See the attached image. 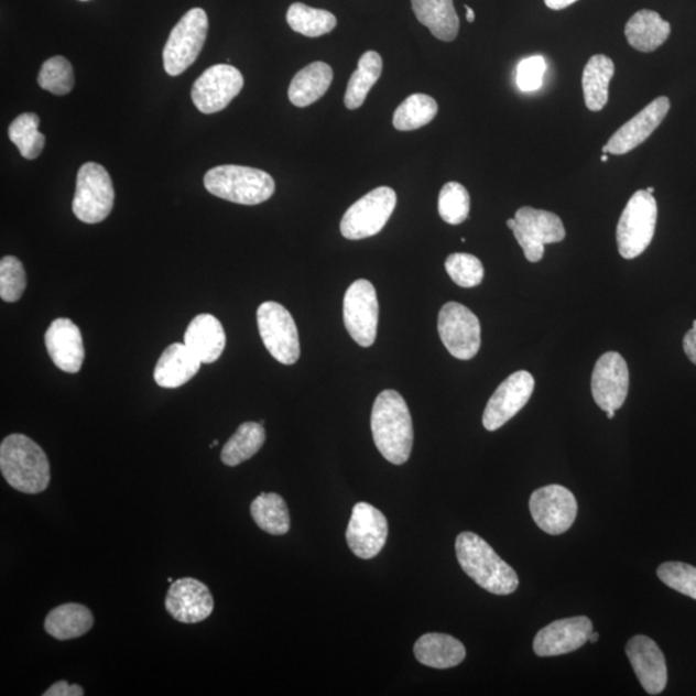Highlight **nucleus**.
Segmentation results:
<instances>
[{"label":"nucleus","instance_id":"33","mask_svg":"<svg viewBox=\"0 0 696 696\" xmlns=\"http://www.w3.org/2000/svg\"><path fill=\"white\" fill-rule=\"evenodd\" d=\"M255 524L271 535H284L291 529V514L282 497L276 493H262L251 505Z\"/></svg>","mask_w":696,"mask_h":696},{"label":"nucleus","instance_id":"44","mask_svg":"<svg viewBox=\"0 0 696 696\" xmlns=\"http://www.w3.org/2000/svg\"><path fill=\"white\" fill-rule=\"evenodd\" d=\"M683 345L686 357L696 366V329L686 333Z\"/></svg>","mask_w":696,"mask_h":696},{"label":"nucleus","instance_id":"19","mask_svg":"<svg viewBox=\"0 0 696 696\" xmlns=\"http://www.w3.org/2000/svg\"><path fill=\"white\" fill-rule=\"evenodd\" d=\"M594 626L587 617L556 620L536 633L533 648L539 656H558L575 652L589 640Z\"/></svg>","mask_w":696,"mask_h":696},{"label":"nucleus","instance_id":"53","mask_svg":"<svg viewBox=\"0 0 696 696\" xmlns=\"http://www.w3.org/2000/svg\"><path fill=\"white\" fill-rule=\"evenodd\" d=\"M80 2H88V0H80Z\"/></svg>","mask_w":696,"mask_h":696},{"label":"nucleus","instance_id":"30","mask_svg":"<svg viewBox=\"0 0 696 696\" xmlns=\"http://www.w3.org/2000/svg\"><path fill=\"white\" fill-rule=\"evenodd\" d=\"M616 66L608 56L596 55L589 58L581 78L587 109L601 111L609 101V85Z\"/></svg>","mask_w":696,"mask_h":696},{"label":"nucleus","instance_id":"25","mask_svg":"<svg viewBox=\"0 0 696 696\" xmlns=\"http://www.w3.org/2000/svg\"><path fill=\"white\" fill-rule=\"evenodd\" d=\"M414 655L427 667L448 670L465 661L466 649L459 640L449 634L427 633L415 642Z\"/></svg>","mask_w":696,"mask_h":696},{"label":"nucleus","instance_id":"10","mask_svg":"<svg viewBox=\"0 0 696 696\" xmlns=\"http://www.w3.org/2000/svg\"><path fill=\"white\" fill-rule=\"evenodd\" d=\"M257 324L271 357L284 366L296 365L301 347L297 325L291 313L278 302H264L257 312Z\"/></svg>","mask_w":696,"mask_h":696},{"label":"nucleus","instance_id":"8","mask_svg":"<svg viewBox=\"0 0 696 696\" xmlns=\"http://www.w3.org/2000/svg\"><path fill=\"white\" fill-rule=\"evenodd\" d=\"M529 262H540L544 246L559 243L566 237L562 218L551 211L522 207L507 221Z\"/></svg>","mask_w":696,"mask_h":696},{"label":"nucleus","instance_id":"11","mask_svg":"<svg viewBox=\"0 0 696 696\" xmlns=\"http://www.w3.org/2000/svg\"><path fill=\"white\" fill-rule=\"evenodd\" d=\"M438 335L452 357L471 360L481 346V325L470 308L449 302L441 309L437 322Z\"/></svg>","mask_w":696,"mask_h":696},{"label":"nucleus","instance_id":"40","mask_svg":"<svg viewBox=\"0 0 696 696\" xmlns=\"http://www.w3.org/2000/svg\"><path fill=\"white\" fill-rule=\"evenodd\" d=\"M26 290L24 264L17 257L6 255L0 261V297L3 301L18 302Z\"/></svg>","mask_w":696,"mask_h":696},{"label":"nucleus","instance_id":"29","mask_svg":"<svg viewBox=\"0 0 696 696\" xmlns=\"http://www.w3.org/2000/svg\"><path fill=\"white\" fill-rule=\"evenodd\" d=\"M331 80L333 70L328 64L320 62L309 64L293 78L287 97L297 108H306L327 94Z\"/></svg>","mask_w":696,"mask_h":696},{"label":"nucleus","instance_id":"20","mask_svg":"<svg viewBox=\"0 0 696 696\" xmlns=\"http://www.w3.org/2000/svg\"><path fill=\"white\" fill-rule=\"evenodd\" d=\"M626 654L644 690L650 695L663 693L668 683V670L656 642L648 635H634L628 641Z\"/></svg>","mask_w":696,"mask_h":696},{"label":"nucleus","instance_id":"5","mask_svg":"<svg viewBox=\"0 0 696 696\" xmlns=\"http://www.w3.org/2000/svg\"><path fill=\"white\" fill-rule=\"evenodd\" d=\"M657 219V204L653 194L639 191L628 200L617 226L620 255L633 260L652 243Z\"/></svg>","mask_w":696,"mask_h":696},{"label":"nucleus","instance_id":"16","mask_svg":"<svg viewBox=\"0 0 696 696\" xmlns=\"http://www.w3.org/2000/svg\"><path fill=\"white\" fill-rule=\"evenodd\" d=\"M535 388L534 377L526 370L511 374L488 401L482 415V425L497 431L511 421L531 400Z\"/></svg>","mask_w":696,"mask_h":696},{"label":"nucleus","instance_id":"46","mask_svg":"<svg viewBox=\"0 0 696 696\" xmlns=\"http://www.w3.org/2000/svg\"><path fill=\"white\" fill-rule=\"evenodd\" d=\"M466 11H467V21L468 22H474L475 21V12L472 9H470V7L466 6Z\"/></svg>","mask_w":696,"mask_h":696},{"label":"nucleus","instance_id":"49","mask_svg":"<svg viewBox=\"0 0 696 696\" xmlns=\"http://www.w3.org/2000/svg\"><path fill=\"white\" fill-rule=\"evenodd\" d=\"M646 192L650 193V194H654L655 188L654 187H648Z\"/></svg>","mask_w":696,"mask_h":696},{"label":"nucleus","instance_id":"9","mask_svg":"<svg viewBox=\"0 0 696 696\" xmlns=\"http://www.w3.org/2000/svg\"><path fill=\"white\" fill-rule=\"evenodd\" d=\"M398 196L391 187L382 186L362 196L347 209L340 232L348 240L372 238L381 232L396 208Z\"/></svg>","mask_w":696,"mask_h":696},{"label":"nucleus","instance_id":"18","mask_svg":"<svg viewBox=\"0 0 696 696\" xmlns=\"http://www.w3.org/2000/svg\"><path fill=\"white\" fill-rule=\"evenodd\" d=\"M165 609L177 622L200 623L214 612V596L200 580L194 578L178 579L173 581L168 594H166Z\"/></svg>","mask_w":696,"mask_h":696},{"label":"nucleus","instance_id":"4","mask_svg":"<svg viewBox=\"0 0 696 696\" xmlns=\"http://www.w3.org/2000/svg\"><path fill=\"white\" fill-rule=\"evenodd\" d=\"M207 191L227 202L257 206L275 193V181L269 173L241 165H219L204 176Z\"/></svg>","mask_w":696,"mask_h":696},{"label":"nucleus","instance_id":"41","mask_svg":"<svg viewBox=\"0 0 696 696\" xmlns=\"http://www.w3.org/2000/svg\"><path fill=\"white\" fill-rule=\"evenodd\" d=\"M665 586L696 600V567L679 562L664 563L656 570Z\"/></svg>","mask_w":696,"mask_h":696},{"label":"nucleus","instance_id":"42","mask_svg":"<svg viewBox=\"0 0 696 696\" xmlns=\"http://www.w3.org/2000/svg\"><path fill=\"white\" fill-rule=\"evenodd\" d=\"M547 70L546 59L542 56H532L522 62L518 66L516 81L518 86L524 93L540 89L543 85V77Z\"/></svg>","mask_w":696,"mask_h":696},{"label":"nucleus","instance_id":"31","mask_svg":"<svg viewBox=\"0 0 696 696\" xmlns=\"http://www.w3.org/2000/svg\"><path fill=\"white\" fill-rule=\"evenodd\" d=\"M382 57L374 51H368L359 59L358 69L348 81L345 105L347 109L357 110L366 102V98L382 74Z\"/></svg>","mask_w":696,"mask_h":696},{"label":"nucleus","instance_id":"51","mask_svg":"<svg viewBox=\"0 0 696 696\" xmlns=\"http://www.w3.org/2000/svg\"><path fill=\"white\" fill-rule=\"evenodd\" d=\"M217 445H218V441H215L214 444H210V448H216Z\"/></svg>","mask_w":696,"mask_h":696},{"label":"nucleus","instance_id":"3","mask_svg":"<svg viewBox=\"0 0 696 696\" xmlns=\"http://www.w3.org/2000/svg\"><path fill=\"white\" fill-rule=\"evenodd\" d=\"M0 470L13 489L40 494L48 488L51 468L47 454L32 438L12 434L0 445Z\"/></svg>","mask_w":696,"mask_h":696},{"label":"nucleus","instance_id":"37","mask_svg":"<svg viewBox=\"0 0 696 696\" xmlns=\"http://www.w3.org/2000/svg\"><path fill=\"white\" fill-rule=\"evenodd\" d=\"M471 199L467 188L458 183H448L438 195V215L449 225H460L470 215Z\"/></svg>","mask_w":696,"mask_h":696},{"label":"nucleus","instance_id":"2","mask_svg":"<svg viewBox=\"0 0 696 696\" xmlns=\"http://www.w3.org/2000/svg\"><path fill=\"white\" fill-rule=\"evenodd\" d=\"M456 552L461 569L486 591L502 596L516 591V572L478 534L460 533L456 541Z\"/></svg>","mask_w":696,"mask_h":696},{"label":"nucleus","instance_id":"27","mask_svg":"<svg viewBox=\"0 0 696 696\" xmlns=\"http://www.w3.org/2000/svg\"><path fill=\"white\" fill-rule=\"evenodd\" d=\"M95 618L93 612L80 603H64L50 611L45 618V631L59 641L81 638L93 630Z\"/></svg>","mask_w":696,"mask_h":696},{"label":"nucleus","instance_id":"36","mask_svg":"<svg viewBox=\"0 0 696 696\" xmlns=\"http://www.w3.org/2000/svg\"><path fill=\"white\" fill-rule=\"evenodd\" d=\"M40 117L34 112L21 113L9 128V138L20 150L22 157L33 161L42 154L45 135L37 130Z\"/></svg>","mask_w":696,"mask_h":696},{"label":"nucleus","instance_id":"35","mask_svg":"<svg viewBox=\"0 0 696 696\" xmlns=\"http://www.w3.org/2000/svg\"><path fill=\"white\" fill-rule=\"evenodd\" d=\"M438 110L433 97L415 94L399 106L393 113V127L398 131H415L433 122Z\"/></svg>","mask_w":696,"mask_h":696},{"label":"nucleus","instance_id":"13","mask_svg":"<svg viewBox=\"0 0 696 696\" xmlns=\"http://www.w3.org/2000/svg\"><path fill=\"white\" fill-rule=\"evenodd\" d=\"M532 518L543 532L564 534L577 519L578 503L569 489L548 486L535 490L529 501Z\"/></svg>","mask_w":696,"mask_h":696},{"label":"nucleus","instance_id":"34","mask_svg":"<svg viewBox=\"0 0 696 696\" xmlns=\"http://www.w3.org/2000/svg\"><path fill=\"white\" fill-rule=\"evenodd\" d=\"M286 21L294 32L308 37L328 34L337 26L335 14L304 3H293L286 12Z\"/></svg>","mask_w":696,"mask_h":696},{"label":"nucleus","instance_id":"6","mask_svg":"<svg viewBox=\"0 0 696 696\" xmlns=\"http://www.w3.org/2000/svg\"><path fill=\"white\" fill-rule=\"evenodd\" d=\"M208 17L202 9L188 11L173 28L163 51V64L166 74L178 77L191 67L206 43Z\"/></svg>","mask_w":696,"mask_h":696},{"label":"nucleus","instance_id":"50","mask_svg":"<svg viewBox=\"0 0 696 696\" xmlns=\"http://www.w3.org/2000/svg\"><path fill=\"white\" fill-rule=\"evenodd\" d=\"M608 161H609L608 156L607 155H602L601 162L607 163Z\"/></svg>","mask_w":696,"mask_h":696},{"label":"nucleus","instance_id":"14","mask_svg":"<svg viewBox=\"0 0 696 696\" xmlns=\"http://www.w3.org/2000/svg\"><path fill=\"white\" fill-rule=\"evenodd\" d=\"M244 87L243 74L230 65H215L194 83L193 102L203 113L222 111Z\"/></svg>","mask_w":696,"mask_h":696},{"label":"nucleus","instance_id":"23","mask_svg":"<svg viewBox=\"0 0 696 696\" xmlns=\"http://www.w3.org/2000/svg\"><path fill=\"white\" fill-rule=\"evenodd\" d=\"M185 345L203 365H211L221 357L226 346V335L221 322L214 315L202 314L188 325Z\"/></svg>","mask_w":696,"mask_h":696},{"label":"nucleus","instance_id":"24","mask_svg":"<svg viewBox=\"0 0 696 696\" xmlns=\"http://www.w3.org/2000/svg\"><path fill=\"white\" fill-rule=\"evenodd\" d=\"M202 365L185 344H173L157 360L154 380L163 389H177L191 381Z\"/></svg>","mask_w":696,"mask_h":696},{"label":"nucleus","instance_id":"48","mask_svg":"<svg viewBox=\"0 0 696 696\" xmlns=\"http://www.w3.org/2000/svg\"><path fill=\"white\" fill-rule=\"evenodd\" d=\"M607 415L609 420H612L615 418L616 412L615 411L607 412Z\"/></svg>","mask_w":696,"mask_h":696},{"label":"nucleus","instance_id":"39","mask_svg":"<svg viewBox=\"0 0 696 696\" xmlns=\"http://www.w3.org/2000/svg\"><path fill=\"white\" fill-rule=\"evenodd\" d=\"M445 270L454 283L461 287H475L482 283L483 267L478 257L454 253L445 261Z\"/></svg>","mask_w":696,"mask_h":696},{"label":"nucleus","instance_id":"7","mask_svg":"<svg viewBox=\"0 0 696 696\" xmlns=\"http://www.w3.org/2000/svg\"><path fill=\"white\" fill-rule=\"evenodd\" d=\"M116 200L112 181L101 164H83L78 172L73 211L79 221L94 225L108 218Z\"/></svg>","mask_w":696,"mask_h":696},{"label":"nucleus","instance_id":"28","mask_svg":"<svg viewBox=\"0 0 696 696\" xmlns=\"http://www.w3.org/2000/svg\"><path fill=\"white\" fill-rule=\"evenodd\" d=\"M415 18L437 40L453 42L459 32V19L453 0H412Z\"/></svg>","mask_w":696,"mask_h":696},{"label":"nucleus","instance_id":"45","mask_svg":"<svg viewBox=\"0 0 696 696\" xmlns=\"http://www.w3.org/2000/svg\"><path fill=\"white\" fill-rule=\"evenodd\" d=\"M575 2H578V0H544V3H546L548 9L555 11L567 9V7L574 4Z\"/></svg>","mask_w":696,"mask_h":696},{"label":"nucleus","instance_id":"52","mask_svg":"<svg viewBox=\"0 0 696 696\" xmlns=\"http://www.w3.org/2000/svg\"><path fill=\"white\" fill-rule=\"evenodd\" d=\"M693 328L696 329V320L693 323Z\"/></svg>","mask_w":696,"mask_h":696},{"label":"nucleus","instance_id":"43","mask_svg":"<svg viewBox=\"0 0 696 696\" xmlns=\"http://www.w3.org/2000/svg\"><path fill=\"white\" fill-rule=\"evenodd\" d=\"M44 696H81L85 695V690L79 685H69L66 681H58V683L53 684L47 692L43 694Z\"/></svg>","mask_w":696,"mask_h":696},{"label":"nucleus","instance_id":"12","mask_svg":"<svg viewBox=\"0 0 696 696\" xmlns=\"http://www.w3.org/2000/svg\"><path fill=\"white\" fill-rule=\"evenodd\" d=\"M380 305L376 287L369 280L360 279L348 287L344 300V320L351 338L361 347L374 344Z\"/></svg>","mask_w":696,"mask_h":696},{"label":"nucleus","instance_id":"1","mask_svg":"<svg viewBox=\"0 0 696 696\" xmlns=\"http://www.w3.org/2000/svg\"><path fill=\"white\" fill-rule=\"evenodd\" d=\"M377 449L392 465L411 458L414 431L410 407L399 392L384 390L377 396L370 418Z\"/></svg>","mask_w":696,"mask_h":696},{"label":"nucleus","instance_id":"15","mask_svg":"<svg viewBox=\"0 0 696 696\" xmlns=\"http://www.w3.org/2000/svg\"><path fill=\"white\" fill-rule=\"evenodd\" d=\"M388 536L389 522L380 510L366 502L354 505L346 540L355 556L362 559L376 557L383 550Z\"/></svg>","mask_w":696,"mask_h":696},{"label":"nucleus","instance_id":"47","mask_svg":"<svg viewBox=\"0 0 696 696\" xmlns=\"http://www.w3.org/2000/svg\"><path fill=\"white\" fill-rule=\"evenodd\" d=\"M599 638H600L599 633H595V632L592 631V633H591V634H589V640H588V641H589V642H592V644H594V642H596L597 640H599Z\"/></svg>","mask_w":696,"mask_h":696},{"label":"nucleus","instance_id":"17","mask_svg":"<svg viewBox=\"0 0 696 696\" xmlns=\"http://www.w3.org/2000/svg\"><path fill=\"white\" fill-rule=\"evenodd\" d=\"M630 389V370L622 355L610 351L597 360L591 381L595 403L605 412L623 406Z\"/></svg>","mask_w":696,"mask_h":696},{"label":"nucleus","instance_id":"21","mask_svg":"<svg viewBox=\"0 0 696 696\" xmlns=\"http://www.w3.org/2000/svg\"><path fill=\"white\" fill-rule=\"evenodd\" d=\"M671 109L670 98L657 97L646 108L633 117L630 122L611 135L602 148L605 154L624 155L645 142L660 127Z\"/></svg>","mask_w":696,"mask_h":696},{"label":"nucleus","instance_id":"22","mask_svg":"<svg viewBox=\"0 0 696 696\" xmlns=\"http://www.w3.org/2000/svg\"><path fill=\"white\" fill-rule=\"evenodd\" d=\"M45 347L53 362L66 373H78L86 358L85 344L78 325L59 317L45 333Z\"/></svg>","mask_w":696,"mask_h":696},{"label":"nucleus","instance_id":"26","mask_svg":"<svg viewBox=\"0 0 696 696\" xmlns=\"http://www.w3.org/2000/svg\"><path fill=\"white\" fill-rule=\"evenodd\" d=\"M624 33L631 47L650 53L667 42L671 35V24L663 20L660 13L642 10L634 13L627 22Z\"/></svg>","mask_w":696,"mask_h":696},{"label":"nucleus","instance_id":"38","mask_svg":"<svg viewBox=\"0 0 696 696\" xmlns=\"http://www.w3.org/2000/svg\"><path fill=\"white\" fill-rule=\"evenodd\" d=\"M74 81L73 65L63 56L47 59L37 75V85L57 96L70 94Z\"/></svg>","mask_w":696,"mask_h":696},{"label":"nucleus","instance_id":"32","mask_svg":"<svg viewBox=\"0 0 696 696\" xmlns=\"http://www.w3.org/2000/svg\"><path fill=\"white\" fill-rule=\"evenodd\" d=\"M264 441H267V433L261 423H243L224 446L221 453L224 465L237 467L251 459L262 448Z\"/></svg>","mask_w":696,"mask_h":696}]
</instances>
